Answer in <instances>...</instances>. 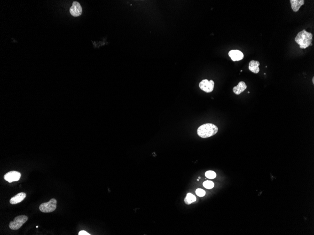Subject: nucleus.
I'll list each match as a JSON object with an SVG mask.
<instances>
[{
	"mask_svg": "<svg viewBox=\"0 0 314 235\" xmlns=\"http://www.w3.org/2000/svg\"><path fill=\"white\" fill-rule=\"evenodd\" d=\"M197 181H199V179H197Z\"/></svg>",
	"mask_w": 314,
	"mask_h": 235,
	"instance_id": "6ab92c4d",
	"label": "nucleus"
},
{
	"mask_svg": "<svg viewBox=\"0 0 314 235\" xmlns=\"http://www.w3.org/2000/svg\"><path fill=\"white\" fill-rule=\"evenodd\" d=\"M26 196V194L25 193H18L16 195L14 196V197L10 198L9 202H10V204H12V205L18 204V203L22 202L25 198Z\"/></svg>",
	"mask_w": 314,
	"mask_h": 235,
	"instance_id": "1a4fd4ad",
	"label": "nucleus"
},
{
	"mask_svg": "<svg viewBox=\"0 0 314 235\" xmlns=\"http://www.w3.org/2000/svg\"><path fill=\"white\" fill-rule=\"evenodd\" d=\"M199 87L202 90L207 93H209L213 90L214 82L212 80L209 81L207 79H204L199 83Z\"/></svg>",
	"mask_w": 314,
	"mask_h": 235,
	"instance_id": "39448f33",
	"label": "nucleus"
},
{
	"mask_svg": "<svg viewBox=\"0 0 314 235\" xmlns=\"http://www.w3.org/2000/svg\"><path fill=\"white\" fill-rule=\"evenodd\" d=\"M246 88H247V86L245 84V82H243V81H240V82H239L238 86L233 88V91L234 93L237 95H239L242 92L244 91Z\"/></svg>",
	"mask_w": 314,
	"mask_h": 235,
	"instance_id": "9d476101",
	"label": "nucleus"
},
{
	"mask_svg": "<svg viewBox=\"0 0 314 235\" xmlns=\"http://www.w3.org/2000/svg\"><path fill=\"white\" fill-rule=\"evenodd\" d=\"M70 12L74 17L81 16L82 12V9L80 3L78 2H73L72 6L70 9Z\"/></svg>",
	"mask_w": 314,
	"mask_h": 235,
	"instance_id": "0eeeda50",
	"label": "nucleus"
},
{
	"mask_svg": "<svg viewBox=\"0 0 314 235\" xmlns=\"http://www.w3.org/2000/svg\"><path fill=\"white\" fill-rule=\"evenodd\" d=\"M228 56L233 61H238L243 58V53L238 50H231L228 52Z\"/></svg>",
	"mask_w": 314,
	"mask_h": 235,
	"instance_id": "6e6552de",
	"label": "nucleus"
},
{
	"mask_svg": "<svg viewBox=\"0 0 314 235\" xmlns=\"http://www.w3.org/2000/svg\"><path fill=\"white\" fill-rule=\"evenodd\" d=\"M259 65H260V63H259V62L257 61H251L249 62V70L254 73H258L259 72Z\"/></svg>",
	"mask_w": 314,
	"mask_h": 235,
	"instance_id": "f8f14e48",
	"label": "nucleus"
},
{
	"mask_svg": "<svg viewBox=\"0 0 314 235\" xmlns=\"http://www.w3.org/2000/svg\"><path fill=\"white\" fill-rule=\"evenodd\" d=\"M196 194L198 196L202 197H204L205 195V194H206V192L204 190H202V189H197L196 191Z\"/></svg>",
	"mask_w": 314,
	"mask_h": 235,
	"instance_id": "dca6fc26",
	"label": "nucleus"
},
{
	"mask_svg": "<svg viewBox=\"0 0 314 235\" xmlns=\"http://www.w3.org/2000/svg\"><path fill=\"white\" fill-rule=\"evenodd\" d=\"M196 197L191 193H188L187 194V196L184 199V202L187 205H190L196 201Z\"/></svg>",
	"mask_w": 314,
	"mask_h": 235,
	"instance_id": "ddd939ff",
	"label": "nucleus"
},
{
	"mask_svg": "<svg viewBox=\"0 0 314 235\" xmlns=\"http://www.w3.org/2000/svg\"><path fill=\"white\" fill-rule=\"evenodd\" d=\"M79 235H90V234L89 233H87L86 231H85V230H81V231L79 232Z\"/></svg>",
	"mask_w": 314,
	"mask_h": 235,
	"instance_id": "f3484780",
	"label": "nucleus"
},
{
	"mask_svg": "<svg viewBox=\"0 0 314 235\" xmlns=\"http://www.w3.org/2000/svg\"><path fill=\"white\" fill-rule=\"evenodd\" d=\"M218 131V127L214 124L205 123L198 127L197 134L198 136L202 138H207L216 134Z\"/></svg>",
	"mask_w": 314,
	"mask_h": 235,
	"instance_id": "f03ea898",
	"label": "nucleus"
},
{
	"mask_svg": "<svg viewBox=\"0 0 314 235\" xmlns=\"http://www.w3.org/2000/svg\"><path fill=\"white\" fill-rule=\"evenodd\" d=\"M203 186L206 189H212L214 186V183L210 181H206L203 183Z\"/></svg>",
	"mask_w": 314,
	"mask_h": 235,
	"instance_id": "4468645a",
	"label": "nucleus"
},
{
	"mask_svg": "<svg viewBox=\"0 0 314 235\" xmlns=\"http://www.w3.org/2000/svg\"><path fill=\"white\" fill-rule=\"evenodd\" d=\"M198 179H200V177H199V178H198Z\"/></svg>",
	"mask_w": 314,
	"mask_h": 235,
	"instance_id": "aec40b11",
	"label": "nucleus"
},
{
	"mask_svg": "<svg viewBox=\"0 0 314 235\" xmlns=\"http://www.w3.org/2000/svg\"><path fill=\"white\" fill-rule=\"evenodd\" d=\"M313 35L310 32H307L305 30L300 32L295 38V41L300 46L302 49L308 48L312 43Z\"/></svg>",
	"mask_w": 314,
	"mask_h": 235,
	"instance_id": "f257e3e1",
	"label": "nucleus"
},
{
	"mask_svg": "<svg viewBox=\"0 0 314 235\" xmlns=\"http://www.w3.org/2000/svg\"><path fill=\"white\" fill-rule=\"evenodd\" d=\"M314 78L313 77V79H312V81H313V84H314Z\"/></svg>",
	"mask_w": 314,
	"mask_h": 235,
	"instance_id": "a211bd4d",
	"label": "nucleus"
},
{
	"mask_svg": "<svg viewBox=\"0 0 314 235\" xmlns=\"http://www.w3.org/2000/svg\"><path fill=\"white\" fill-rule=\"evenodd\" d=\"M21 174L18 171H11L8 172L4 176V179L9 182L18 181L20 178Z\"/></svg>",
	"mask_w": 314,
	"mask_h": 235,
	"instance_id": "423d86ee",
	"label": "nucleus"
},
{
	"mask_svg": "<svg viewBox=\"0 0 314 235\" xmlns=\"http://www.w3.org/2000/svg\"><path fill=\"white\" fill-rule=\"evenodd\" d=\"M26 215H22L17 216L14 219V221L10 222L9 223V228L12 230H18L28 220Z\"/></svg>",
	"mask_w": 314,
	"mask_h": 235,
	"instance_id": "7ed1b4c3",
	"label": "nucleus"
},
{
	"mask_svg": "<svg viewBox=\"0 0 314 235\" xmlns=\"http://www.w3.org/2000/svg\"><path fill=\"white\" fill-rule=\"evenodd\" d=\"M205 176L208 178L214 179L216 178V174L215 172L212 170L207 171L205 173Z\"/></svg>",
	"mask_w": 314,
	"mask_h": 235,
	"instance_id": "2eb2a0df",
	"label": "nucleus"
},
{
	"mask_svg": "<svg viewBox=\"0 0 314 235\" xmlns=\"http://www.w3.org/2000/svg\"><path fill=\"white\" fill-rule=\"evenodd\" d=\"M290 2L291 3V9L293 10V12H297L299 11L301 6H302L304 4V0H290Z\"/></svg>",
	"mask_w": 314,
	"mask_h": 235,
	"instance_id": "9b49d317",
	"label": "nucleus"
},
{
	"mask_svg": "<svg viewBox=\"0 0 314 235\" xmlns=\"http://www.w3.org/2000/svg\"><path fill=\"white\" fill-rule=\"evenodd\" d=\"M57 200L55 198H52L49 202L40 204L39 209L40 212L45 213L52 212L56 208Z\"/></svg>",
	"mask_w": 314,
	"mask_h": 235,
	"instance_id": "20e7f679",
	"label": "nucleus"
}]
</instances>
